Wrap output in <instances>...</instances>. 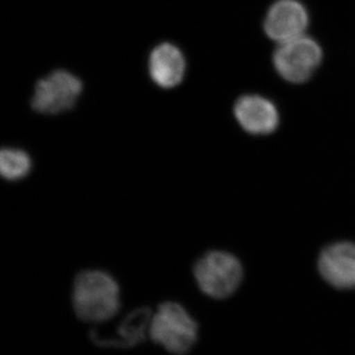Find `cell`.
I'll return each mask as SVG.
<instances>
[{
    "instance_id": "obj_1",
    "label": "cell",
    "mask_w": 355,
    "mask_h": 355,
    "mask_svg": "<svg viewBox=\"0 0 355 355\" xmlns=\"http://www.w3.org/2000/svg\"><path fill=\"white\" fill-rule=\"evenodd\" d=\"M72 303L83 321H107L120 309L119 284L109 273L84 270L74 280Z\"/></svg>"
},
{
    "instance_id": "obj_2",
    "label": "cell",
    "mask_w": 355,
    "mask_h": 355,
    "mask_svg": "<svg viewBox=\"0 0 355 355\" xmlns=\"http://www.w3.org/2000/svg\"><path fill=\"white\" fill-rule=\"evenodd\" d=\"M149 336L171 354L184 355L197 342L198 324L183 306L169 301L153 315Z\"/></svg>"
},
{
    "instance_id": "obj_3",
    "label": "cell",
    "mask_w": 355,
    "mask_h": 355,
    "mask_svg": "<svg viewBox=\"0 0 355 355\" xmlns=\"http://www.w3.org/2000/svg\"><path fill=\"white\" fill-rule=\"evenodd\" d=\"M200 288L212 298L228 297L239 286L243 277L240 261L225 252H210L193 268Z\"/></svg>"
},
{
    "instance_id": "obj_4",
    "label": "cell",
    "mask_w": 355,
    "mask_h": 355,
    "mask_svg": "<svg viewBox=\"0 0 355 355\" xmlns=\"http://www.w3.org/2000/svg\"><path fill=\"white\" fill-rule=\"evenodd\" d=\"M322 58L321 46L304 35L279 44L273 55V64L282 78L292 83H302L316 71Z\"/></svg>"
},
{
    "instance_id": "obj_5",
    "label": "cell",
    "mask_w": 355,
    "mask_h": 355,
    "mask_svg": "<svg viewBox=\"0 0 355 355\" xmlns=\"http://www.w3.org/2000/svg\"><path fill=\"white\" fill-rule=\"evenodd\" d=\"M83 91V83L73 74L57 70L37 83L32 107L43 114H60L71 109Z\"/></svg>"
},
{
    "instance_id": "obj_6",
    "label": "cell",
    "mask_w": 355,
    "mask_h": 355,
    "mask_svg": "<svg viewBox=\"0 0 355 355\" xmlns=\"http://www.w3.org/2000/svg\"><path fill=\"white\" fill-rule=\"evenodd\" d=\"M309 24L307 10L297 0H279L268 14L265 23L266 34L279 44L304 36Z\"/></svg>"
},
{
    "instance_id": "obj_7",
    "label": "cell",
    "mask_w": 355,
    "mask_h": 355,
    "mask_svg": "<svg viewBox=\"0 0 355 355\" xmlns=\"http://www.w3.org/2000/svg\"><path fill=\"white\" fill-rule=\"evenodd\" d=\"M319 270L331 286L355 288V244L340 242L327 247L319 258Z\"/></svg>"
},
{
    "instance_id": "obj_8",
    "label": "cell",
    "mask_w": 355,
    "mask_h": 355,
    "mask_svg": "<svg viewBox=\"0 0 355 355\" xmlns=\"http://www.w3.org/2000/svg\"><path fill=\"white\" fill-rule=\"evenodd\" d=\"M234 114L240 125L252 135H268L279 125L277 107L261 96H243L236 102Z\"/></svg>"
},
{
    "instance_id": "obj_9",
    "label": "cell",
    "mask_w": 355,
    "mask_h": 355,
    "mask_svg": "<svg viewBox=\"0 0 355 355\" xmlns=\"http://www.w3.org/2000/svg\"><path fill=\"white\" fill-rule=\"evenodd\" d=\"M149 71L154 83L160 87H176L183 80L186 71L183 53L171 44H160L151 53Z\"/></svg>"
},
{
    "instance_id": "obj_10",
    "label": "cell",
    "mask_w": 355,
    "mask_h": 355,
    "mask_svg": "<svg viewBox=\"0 0 355 355\" xmlns=\"http://www.w3.org/2000/svg\"><path fill=\"white\" fill-rule=\"evenodd\" d=\"M153 313L148 307L139 308L132 311L121 322L118 329V336L113 338H102L95 331H91L90 338L97 345L113 347H132L144 342L149 333Z\"/></svg>"
},
{
    "instance_id": "obj_11",
    "label": "cell",
    "mask_w": 355,
    "mask_h": 355,
    "mask_svg": "<svg viewBox=\"0 0 355 355\" xmlns=\"http://www.w3.org/2000/svg\"><path fill=\"white\" fill-rule=\"evenodd\" d=\"M32 161L25 151L4 148L0 153V172L9 181H17L31 171Z\"/></svg>"
}]
</instances>
